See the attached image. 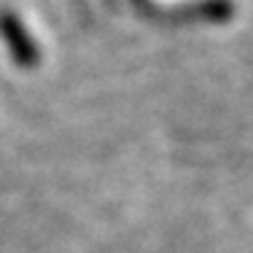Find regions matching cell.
<instances>
[{"mask_svg": "<svg viewBox=\"0 0 253 253\" xmlns=\"http://www.w3.org/2000/svg\"><path fill=\"white\" fill-rule=\"evenodd\" d=\"M0 30H3V38L8 41L11 46H14L16 57L22 59V62H27L30 57H33V41H27L25 35H22V27L19 22L14 19V16H0Z\"/></svg>", "mask_w": 253, "mask_h": 253, "instance_id": "cell-1", "label": "cell"}]
</instances>
